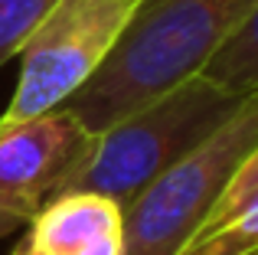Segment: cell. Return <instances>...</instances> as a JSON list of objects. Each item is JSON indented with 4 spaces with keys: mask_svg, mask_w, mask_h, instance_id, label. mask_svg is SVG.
Masks as SVG:
<instances>
[{
    "mask_svg": "<svg viewBox=\"0 0 258 255\" xmlns=\"http://www.w3.org/2000/svg\"><path fill=\"white\" fill-rule=\"evenodd\" d=\"M258 0H141L108 59L66 108L105 131L134 108L200 76Z\"/></svg>",
    "mask_w": 258,
    "mask_h": 255,
    "instance_id": "1",
    "label": "cell"
},
{
    "mask_svg": "<svg viewBox=\"0 0 258 255\" xmlns=\"http://www.w3.org/2000/svg\"><path fill=\"white\" fill-rule=\"evenodd\" d=\"M242 98L245 95H235L206 76L183 79L95 134L92 157L69 180L66 193H98L127 210L160 173L203 144Z\"/></svg>",
    "mask_w": 258,
    "mask_h": 255,
    "instance_id": "2",
    "label": "cell"
},
{
    "mask_svg": "<svg viewBox=\"0 0 258 255\" xmlns=\"http://www.w3.org/2000/svg\"><path fill=\"white\" fill-rule=\"evenodd\" d=\"M258 147V89L124 210V255H176Z\"/></svg>",
    "mask_w": 258,
    "mask_h": 255,
    "instance_id": "3",
    "label": "cell"
},
{
    "mask_svg": "<svg viewBox=\"0 0 258 255\" xmlns=\"http://www.w3.org/2000/svg\"><path fill=\"white\" fill-rule=\"evenodd\" d=\"M141 0H59L20 49V79L0 124L66 108L114 49Z\"/></svg>",
    "mask_w": 258,
    "mask_h": 255,
    "instance_id": "4",
    "label": "cell"
},
{
    "mask_svg": "<svg viewBox=\"0 0 258 255\" xmlns=\"http://www.w3.org/2000/svg\"><path fill=\"white\" fill-rule=\"evenodd\" d=\"M95 131L69 108L0 124V210L33 223L88 164Z\"/></svg>",
    "mask_w": 258,
    "mask_h": 255,
    "instance_id": "5",
    "label": "cell"
},
{
    "mask_svg": "<svg viewBox=\"0 0 258 255\" xmlns=\"http://www.w3.org/2000/svg\"><path fill=\"white\" fill-rule=\"evenodd\" d=\"M43 255H124V210L98 193H62L30 223Z\"/></svg>",
    "mask_w": 258,
    "mask_h": 255,
    "instance_id": "6",
    "label": "cell"
},
{
    "mask_svg": "<svg viewBox=\"0 0 258 255\" xmlns=\"http://www.w3.org/2000/svg\"><path fill=\"white\" fill-rule=\"evenodd\" d=\"M200 76H206L209 82L222 85L235 95H248L258 89V4L239 23V30L209 56Z\"/></svg>",
    "mask_w": 258,
    "mask_h": 255,
    "instance_id": "7",
    "label": "cell"
},
{
    "mask_svg": "<svg viewBox=\"0 0 258 255\" xmlns=\"http://www.w3.org/2000/svg\"><path fill=\"white\" fill-rule=\"evenodd\" d=\"M176 255H258V206L213 232H200Z\"/></svg>",
    "mask_w": 258,
    "mask_h": 255,
    "instance_id": "8",
    "label": "cell"
},
{
    "mask_svg": "<svg viewBox=\"0 0 258 255\" xmlns=\"http://www.w3.org/2000/svg\"><path fill=\"white\" fill-rule=\"evenodd\" d=\"M258 206V147L245 157V164L235 170V177L229 180V186L222 190V197L216 200V206L209 210V216L203 219L200 232H213L219 226H226L229 219L242 216V213ZM196 232V236H200Z\"/></svg>",
    "mask_w": 258,
    "mask_h": 255,
    "instance_id": "9",
    "label": "cell"
},
{
    "mask_svg": "<svg viewBox=\"0 0 258 255\" xmlns=\"http://www.w3.org/2000/svg\"><path fill=\"white\" fill-rule=\"evenodd\" d=\"M59 0H0V66L20 56L30 33Z\"/></svg>",
    "mask_w": 258,
    "mask_h": 255,
    "instance_id": "10",
    "label": "cell"
},
{
    "mask_svg": "<svg viewBox=\"0 0 258 255\" xmlns=\"http://www.w3.org/2000/svg\"><path fill=\"white\" fill-rule=\"evenodd\" d=\"M20 226H23V219H17L13 213H4V210H0V239L10 236V232H17Z\"/></svg>",
    "mask_w": 258,
    "mask_h": 255,
    "instance_id": "11",
    "label": "cell"
},
{
    "mask_svg": "<svg viewBox=\"0 0 258 255\" xmlns=\"http://www.w3.org/2000/svg\"><path fill=\"white\" fill-rule=\"evenodd\" d=\"M13 255H43V252H39V249H36V245H33V239H30V236H26V239H23V242H20V245H17V249H13Z\"/></svg>",
    "mask_w": 258,
    "mask_h": 255,
    "instance_id": "12",
    "label": "cell"
}]
</instances>
